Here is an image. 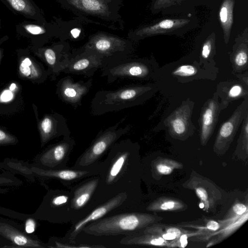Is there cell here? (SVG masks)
Returning <instances> with one entry per match:
<instances>
[{"label": "cell", "instance_id": "obj_1", "mask_svg": "<svg viewBox=\"0 0 248 248\" xmlns=\"http://www.w3.org/2000/svg\"><path fill=\"white\" fill-rule=\"evenodd\" d=\"M138 156L137 143L129 139L118 140L111 147L107 157L100 162L99 180L95 195L96 206L123 193L137 202Z\"/></svg>", "mask_w": 248, "mask_h": 248}, {"label": "cell", "instance_id": "obj_2", "mask_svg": "<svg viewBox=\"0 0 248 248\" xmlns=\"http://www.w3.org/2000/svg\"><path fill=\"white\" fill-rule=\"evenodd\" d=\"M163 219L155 215L138 211H125L106 216L85 226L81 232L100 237L130 235Z\"/></svg>", "mask_w": 248, "mask_h": 248}, {"label": "cell", "instance_id": "obj_3", "mask_svg": "<svg viewBox=\"0 0 248 248\" xmlns=\"http://www.w3.org/2000/svg\"><path fill=\"white\" fill-rule=\"evenodd\" d=\"M0 164L1 168L21 174L30 180L35 178L42 182L56 180L68 189L85 178L98 175L100 170V161L82 169H75L72 167L59 169H45L33 163L29 164L9 158H6Z\"/></svg>", "mask_w": 248, "mask_h": 248}, {"label": "cell", "instance_id": "obj_4", "mask_svg": "<svg viewBox=\"0 0 248 248\" xmlns=\"http://www.w3.org/2000/svg\"><path fill=\"white\" fill-rule=\"evenodd\" d=\"M64 9L69 10L86 23L120 29L123 20L120 14L124 0H56Z\"/></svg>", "mask_w": 248, "mask_h": 248}, {"label": "cell", "instance_id": "obj_5", "mask_svg": "<svg viewBox=\"0 0 248 248\" xmlns=\"http://www.w3.org/2000/svg\"><path fill=\"white\" fill-rule=\"evenodd\" d=\"M136 202L125 193L115 196L97 206L83 217L72 223L71 226L64 237L58 238L59 239H56L53 241L54 247L77 248L75 239L85 226L91 222L112 214L133 211Z\"/></svg>", "mask_w": 248, "mask_h": 248}, {"label": "cell", "instance_id": "obj_6", "mask_svg": "<svg viewBox=\"0 0 248 248\" xmlns=\"http://www.w3.org/2000/svg\"><path fill=\"white\" fill-rule=\"evenodd\" d=\"M150 88L147 86L127 85L113 90H100L91 102V112L94 116L120 111L143 101Z\"/></svg>", "mask_w": 248, "mask_h": 248}, {"label": "cell", "instance_id": "obj_7", "mask_svg": "<svg viewBox=\"0 0 248 248\" xmlns=\"http://www.w3.org/2000/svg\"><path fill=\"white\" fill-rule=\"evenodd\" d=\"M82 46L100 57L102 68L129 58L133 48L129 40L104 32L90 35Z\"/></svg>", "mask_w": 248, "mask_h": 248}, {"label": "cell", "instance_id": "obj_8", "mask_svg": "<svg viewBox=\"0 0 248 248\" xmlns=\"http://www.w3.org/2000/svg\"><path fill=\"white\" fill-rule=\"evenodd\" d=\"M124 120V118L116 124L98 132L89 147L78 158L72 167L82 169L98 163L111 147L130 131L129 125L120 127Z\"/></svg>", "mask_w": 248, "mask_h": 248}, {"label": "cell", "instance_id": "obj_9", "mask_svg": "<svg viewBox=\"0 0 248 248\" xmlns=\"http://www.w3.org/2000/svg\"><path fill=\"white\" fill-rule=\"evenodd\" d=\"M71 199L69 189H49L31 216L36 219L53 223H71L69 211Z\"/></svg>", "mask_w": 248, "mask_h": 248}, {"label": "cell", "instance_id": "obj_10", "mask_svg": "<svg viewBox=\"0 0 248 248\" xmlns=\"http://www.w3.org/2000/svg\"><path fill=\"white\" fill-rule=\"evenodd\" d=\"M198 19L192 16L167 18L145 25L130 31L128 37L134 41L158 35H182L196 28Z\"/></svg>", "mask_w": 248, "mask_h": 248}, {"label": "cell", "instance_id": "obj_11", "mask_svg": "<svg viewBox=\"0 0 248 248\" xmlns=\"http://www.w3.org/2000/svg\"><path fill=\"white\" fill-rule=\"evenodd\" d=\"M99 180V175L88 177L71 187L70 204L71 223L83 217L96 207L95 195Z\"/></svg>", "mask_w": 248, "mask_h": 248}, {"label": "cell", "instance_id": "obj_12", "mask_svg": "<svg viewBox=\"0 0 248 248\" xmlns=\"http://www.w3.org/2000/svg\"><path fill=\"white\" fill-rule=\"evenodd\" d=\"M31 50L46 65L49 77L52 80L67 67L71 55L69 44L63 41Z\"/></svg>", "mask_w": 248, "mask_h": 248}, {"label": "cell", "instance_id": "obj_13", "mask_svg": "<svg viewBox=\"0 0 248 248\" xmlns=\"http://www.w3.org/2000/svg\"><path fill=\"white\" fill-rule=\"evenodd\" d=\"M76 144L70 136L62 139L45 148L33 159V164L45 169H59L67 167V164Z\"/></svg>", "mask_w": 248, "mask_h": 248}, {"label": "cell", "instance_id": "obj_14", "mask_svg": "<svg viewBox=\"0 0 248 248\" xmlns=\"http://www.w3.org/2000/svg\"><path fill=\"white\" fill-rule=\"evenodd\" d=\"M147 64L144 61L128 58L101 68V76L106 78L108 83L125 78H145L150 73Z\"/></svg>", "mask_w": 248, "mask_h": 248}, {"label": "cell", "instance_id": "obj_15", "mask_svg": "<svg viewBox=\"0 0 248 248\" xmlns=\"http://www.w3.org/2000/svg\"><path fill=\"white\" fill-rule=\"evenodd\" d=\"M183 186L195 192L201 201L200 208L207 212L213 211L222 198L221 191L213 182L194 172Z\"/></svg>", "mask_w": 248, "mask_h": 248}, {"label": "cell", "instance_id": "obj_16", "mask_svg": "<svg viewBox=\"0 0 248 248\" xmlns=\"http://www.w3.org/2000/svg\"><path fill=\"white\" fill-rule=\"evenodd\" d=\"M34 107L33 108L37 121L41 148L53 139L61 136H70L71 132L66 120L62 114L57 112H52L46 114L42 118L39 119L37 108Z\"/></svg>", "mask_w": 248, "mask_h": 248}, {"label": "cell", "instance_id": "obj_17", "mask_svg": "<svg viewBox=\"0 0 248 248\" xmlns=\"http://www.w3.org/2000/svg\"><path fill=\"white\" fill-rule=\"evenodd\" d=\"M102 67L100 57L82 46L71 52L69 62L62 72L91 77L98 69Z\"/></svg>", "mask_w": 248, "mask_h": 248}, {"label": "cell", "instance_id": "obj_18", "mask_svg": "<svg viewBox=\"0 0 248 248\" xmlns=\"http://www.w3.org/2000/svg\"><path fill=\"white\" fill-rule=\"evenodd\" d=\"M93 80L75 81L70 76L60 79L56 84V93L62 102L75 108L81 106L83 97L92 88Z\"/></svg>", "mask_w": 248, "mask_h": 248}, {"label": "cell", "instance_id": "obj_19", "mask_svg": "<svg viewBox=\"0 0 248 248\" xmlns=\"http://www.w3.org/2000/svg\"><path fill=\"white\" fill-rule=\"evenodd\" d=\"M17 71L18 77L33 84H41L46 81L49 74L44 65L31 55L30 50H17Z\"/></svg>", "mask_w": 248, "mask_h": 248}, {"label": "cell", "instance_id": "obj_20", "mask_svg": "<svg viewBox=\"0 0 248 248\" xmlns=\"http://www.w3.org/2000/svg\"><path fill=\"white\" fill-rule=\"evenodd\" d=\"M247 109L248 100L246 98L238 106L231 118L222 124L213 147L216 154L222 155L228 150L240 124L248 113Z\"/></svg>", "mask_w": 248, "mask_h": 248}, {"label": "cell", "instance_id": "obj_21", "mask_svg": "<svg viewBox=\"0 0 248 248\" xmlns=\"http://www.w3.org/2000/svg\"><path fill=\"white\" fill-rule=\"evenodd\" d=\"M0 234L10 241L14 247L48 248L37 237H31L11 225L0 221Z\"/></svg>", "mask_w": 248, "mask_h": 248}, {"label": "cell", "instance_id": "obj_22", "mask_svg": "<svg viewBox=\"0 0 248 248\" xmlns=\"http://www.w3.org/2000/svg\"><path fill=\"white\" fill-rule=\"evenodd\" d=\"M13 12L40 23L46 21L42 11L32 0H0Z\"/></svg>", "mask_w": 248, "mask_h": 248}, {"label": "cell", "instance_id": "obj_23", "mask_svg": "<svg viewBox=\"0 0 248 248\" xmlns=\"http://www.w3.org/2000/svg\"><path fill=\"white\" fill-rule=\"evenodd\" d=\"M118 242L121 246H150L168 248L169 241L157 235L150 233H137L120 237Z\"/></svg>", "mask_w": 248, "mask_h": 248}, {"label": "cell", "instance_id": "obj_24", "mask_svg": "<svg viewBox=\"0 0 248 248\" xmlns=\"http://www.w3.org/2000/svg\"><path fill=\"white\" fill-rule=\"evenodd\" d=\"M187 208V205L179 199L162 196L149 203L145 207V210L148 212H178L186 210Z\"/></svg>", "mask_w": 248, "mask_h": 248}, {"label": "cell", "instance_id": "obj_25", "mask_svg": "<svg viewBox=\"0 0 248 248\" xmlns=\"http://www.w3.org/2000/svg\"><path fill=\"white\" fill-rule=\"evenodd\" d=\"M234 5V0H223L219 11V20L226 44L230 39L233 24Z\"/></svg>", "mask_w": 248, "mask_h": 248}, {"label": "cell", "instance_id": "obj_26", "mask_svg": "<svg viewBox=\"0 0 248 248\" xmlns=\"http://www.w3.org/2000/svg\"><path fill=\"white\" fill-rule=\"evenodd\" d=\"M217 110V104L212 100L208 103L203 112L201 136V143L203 145L206 144L211 135Z\"/></svg>", "mask_w": 248, "mask_h": 248}, {"label": "cell", "instance_id": "obj_27", "mask_svg": "<svg viewBox=\"0 0 248 248\" xmlns=\"http://www.w3.org/2000/svg\"><path fill=\"white\" fill-rule=\"evenodd\" d=\"M183 165L168 158L158 157L151 163V172L153 176L170 174L176 169H181Z\"/></svg>", "mask_w": 248, "mask_h": 248}, {"label": "cell", "instance_id": "obj_28", "mask_svg": "<svg viewBox=\"0 0 248 248\" xmlns=\"http://www.w3.org/2000/svg\"><path fill=\"white\" fill-rule=\"evenodd\" d=\"M248 211L244 214L238 220L227 226L214 232L211 233L204 236H200V240H207L213 236L217 235L216 237L218 243L224 240L237 229H238L248 219Z\"/></svg>", "mask_w": 248, "mask_h": 248}, {"label": "cell", "instance_id": "obj_29", "mask_svg": "<svg viewBox=\"0 0 248 248\" xmlns=\"http://www.w3.org/2000/svg\"><path fill=\"white\" fill-rule=\"evenodd\" d=\"M247 211V203L245 204L240 202H235L226 216L221 220L218 221L221 225V229L234 222Z\"/></svg>", "mask_w": 248, "mask_h": 248}, {"label": "cell", "instance_id": "obj_30", "mask_svg": "<svg viewBox=\"0 0 248 248\" xmlns=\"http://www.w3.org/2000/svg\"><path fill=\"white\" fill-rule=\"evenodd\" d=\"M205 224L204 225H180L179 227H191L195 228L198 230L201 233L200 236H204L209 234L211 233L214 232L221 228V224L217 221L205 219Z\"/></svg>", "mask_w": 248, "mask_h": 248}, {"label": "cell", "instance_id": "obj_31", "mask_svg": "<svg viewBox=\"0 0 248 248\" xmlns=\"http://www.w3.org/2000/svg\"><path fill=\"white\" fill-rule=\"evenodd\" d=\"M184 0H153L150 7L153 14H157L163 9L181 3Z\"/></svg>", "mask_w": 248, "mask_h": 248}, {"label": "cell", "instance_id": "obj_32", "mask_svg": "<svg viewBox=\"0 0 248 248\" xmlns=\"http://www.w3.org/2000/svg\"><path fill=\"white\" fill-rule=\"evenodd\" d=\"M200 235L201 233L198 231L189 233L184 234L174 240L169 241L168 248H184L187 245V239L189 237Z\"/></svg>", "mask_w": 248, "mask_h": 248}, {"label": "cell", "instance_id": "obj_33", "mask_svg": "<svg viewBox=\"0 0 248 248\" xmlns=\"http://www.w3.org/2000/svg\"><path fill=\"white\" fill-rule=\"evenodd\" d=\"M22 183L21 180L12 173L6 172L0 173V186H19Z\"/></svg>", "mask_w": 248, "mask_h": 248}, {"label": "cell", "instance_id": "obj_34", "mask_svg": "<svg viewBox=\"0 0 248 248\" xmlns=\"http://www.w3.org/2000/svg\"><path fill=\"white\" fill-rule=\"evenodd\" d=\"M170 126L172 132L177 135L184 134L186 130V124L185 119L181 116H177L172 119Z\"/></svg>", "mask_w": 248, "mask_h": 248}, {"label": "cell", "instance_id": "obj_35", "mask_svg": "<svg viewBox=\"0 0 248 248\" xmlns=\"http://www.w3.org/2000/svg\"><path fill=\"white\" fill-rule=\"evenodd\" d=\"M18 142L16 137L0 127V146L14 145Z\"/></svg>", "mask_w": 248, "mask_h": 248}, {"label": "cell", "instance_id": "obj_36", "mask_svg": "<svg viewBox=\"0 0 248 248\" xmlns=\"http://www.w3.org/2000/svg\"><path fill=\"white\" fill-rule=\"evenodd\" d=\"M216 34L212 32L204 42L202 49L201 55L204 59H207L209 56L214 47Z\"/></svg>", "mask_w": 248, "mask_h": 248}, {"label": "cell", "instance_id": "obj_37", "mask_svg": "<svg viewBox=\"0 0 248 248\" xmlns=\"http://www.w3.org/2000/svg\"><path fill=\"white\" fill-rule=\"evenodd\" d=\"M197 73L196 68L191 65H182L176 68L173 72L176 76L188 77L194 75Z\"/></svg>", "mask_w": 248, "mask_h": 248}, {"label": "cell", "instance_id": "obj_38", "mask_svg": "<svg viewBox=\"0 0 248 248\" xmlns=\"http://www.w3.org/2000/svg\"><path fill=\"white\" fill-rule=\"evenodd\" d=\"M161 227L168 233L174 235L176 238L184 234H187L194 232V231H189L184 229L181 227L168 225L165 224L160 223Z\"/></svg>", "mask_w": 248, "mask_h": 248}, {"label": "cell", "instance_id": "obj_39", "mask_svg": "<svg viewBox=\"0 0 248 248\" xmlns=\"http://www.w3.org/2000/svg\"><path fill=\"white\" fill-rule=\"evenodd\" d=\"M35 218L31 215L25 220V231L26 233H31L34 232L36 227V222Z\"/></svg>", "mask_w": 248, "mask_h": 248}, {"label": "cell", "instance_id": "obj_40", "mask_svg": "<svg viewBox=\"0 0 248 248\" xmlns=\"http://www.w3.org/2000/svg\"><path fill=\"white\" fill-rule=\"evenodd\" d=\"M242 92V88L240 85H235L230 90L228 95L232 98H235L239 96Z\"/></svg>", "mask_w": 248, "mask_h": 248}, {"label": "cell", "instance_id": "obj_41", "mask_svg": "<svg viewBox=\"0 0 248 248\" xmlns=\"http://www.w3.org/2000/svg\"><path fill=\"white\" fill-rule=\"evenodd\" d=\"M8 39L7 36H5L0 39V63L3 55V49L1 47V44Z\"/></svg>", "mask_w": 248, "mask_h": 248}, {"label": "cell", "instance_id": "obj_42", "mask_svg": "<svg viewBox=\"0 0 248 248\" xmlns=\"http://www.w3.org/2000/svg\"><path fill=\"white\" fill-rule=\"evenodd\" d=\"M218 243L217 239L215 238L213 239H212V240H211L208 244L207 245H206V248H208V247H211L212 246H213L214 245H216Z\"/></svg>", "mask_w": 248, "mask_h": 248}, {"label": "cell", "instance_id": "obj_43", "mask_svg": "<svg viewBox=\"0 0 248 248\" xmlns=\"http://www.w3.org/2000/svg\"></svg>", "mask_w": 248, "mask_h": 248}]
</instances>
